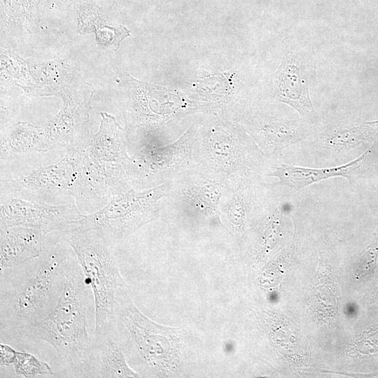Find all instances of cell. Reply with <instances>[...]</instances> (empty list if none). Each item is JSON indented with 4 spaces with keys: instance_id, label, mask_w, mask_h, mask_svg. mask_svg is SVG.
I'll return each mask as SVG.
<instances>
[{
    "instance_id": "cell-10",
    "label": "cell",
    "mask_w": 378,
    "mask_h": 378,
    "mask_svg": "<svg viewBox=\"0 0 378 378\" xmlns=\"http://www.w3.org/2000/svg\"><path fill=\"white\" fill-rule=\"evenodd\" d=\"M0 205V227L21 225L47 234L69 228L83 216L76 204L52 205L10 192L1 193Z\"/></svg>"
},
{
    "instance_id": "cell-8",
    "label": "cell",
    "mask_w": 378,
    "mask_h": 378,
    "mask_svg": "<svg viewBox=\"0 0 378 378\" xmlns=\"http://www.w3.org/2000/svg\"><path fill=\"white\" fill-rule=\"evenodd\" d=\"M317 58L314 48L294 37L283 41V57L275 74L274 98L313 123L318 118L309 95L316 76Z\"/></svg>"
},
{
    "instance_id": "cell-2",
    "label": "cell",
    "mask_w": 378,
    "mask_h": 378,
    "mask_svg": "<svg viewBox=\"0 0 378 378\" xmlns=\"http://www.w3.org/2000/svg\"><path fill=\"white\" fill-rule=\"evenodd\" d=\"M129 365L141 377H188L193 374L200 339L184 327L160 324L135 305L128 288L117 295L111 333Z\"/></svg>"
},
{
    "instance_id": "cell-23",
    "label": "cell",
    "mask_w": 378,
    "mask_h": 378,
    "mask_svg": "<svg viewBox=\"0 0 378 378\" xmlns=\"http://www.w3.org/2000/svg\"><path fill=\"white\" fill-rule=\"evenodd\" d=\"M16 355V350L8 344H0V363L1 366L13 365Z\"/></svg>"
},
{
    "instance_id": "cell-1",
    "label": "cell",
    "mask_w": 378,
    "mask_h": 378,
    "mask_svg": "<svg viewBox=\"0 0 378 378\" xmlns=\"http://www.w3.org/2000/svg\"><path fill=\"white\" fill-rule=\"evenodd\" d=\"M77 261L74 250L58 232L56 238L46 239L39 256L0 270L1 342L24 340L34 326L51 314Z\"/></svg>"
},
{
    "instance_id": "cell-12",
    "label": "cell",
    "mask_w": 378,
    "mask_h": 378,
    "mask_svg": "<svg viewBox=\"0 0 378 378\" xmlns=\"http://www.w3.org/2000/svg\"><path fill=\"white\" fill-rule=\"evenodd\" d=\"M262 177L251 171L238 172L229 177L221 213L227 218L228 230L239 239L248 229L259 205Z\"/></svg>"
},
{
    "instance_id": "cell-11",
    "label": "cell",
    "mask_w": 378,
    "mask_h": 378,
    "mask_svg": "<svg viewBox=\"0 0 378 378\" xmlns=\"http://www.w3.org/2000/svg\"><path fill=\"white\" fill-rule=\"evenodd\" d=\"M241 125L268 162L280 161L288 146L308 139L314 126L302 118H288L261 111H248Z\"/></svg>"
},
{
    "instance_id": "cell-4",
    "label": "cell",
    "mask_w": 378,
    "mask_h": 378,
    "mask_svg": "<svg viewBox=\"0 0 378 378\" xmlns=\"http://www.w3.org/2000/svg\"><path fill=\"white\" fill-rule=\"evenodd\" d=\"M58 232L74 250L93 293L95 326L92 336L111 334L117 295L127 288L116 264L113 242L99 229L69 227Z\"/></svg>"
},
{
    "instance_id": "cell-7",
    "label": "cell",
    "mask_w": 378,
    "mask_h": 378,
    "mask_svg": "<svg viewBox=\"0 0 378 378\" xmlns=\"http://www.w3.org/2000/svg\"><path fill=\"white\" fill-rule=\"evenodd\" d=\"M196 131V125L192 124L169 144H146L135 149L126 169L132 188L143 190L155 187L195 166Z\"/></svg>"
},
{
    "instance_id": "cell-13",
    "label": "cell",
    "mask_w": 378,
    "mask_h": 378,
    "mask_svg": "<svg viewBox=\"0 0 378 378\" xmlns=\"http://www.w3.org/2000/svg\"><path fill=\"white\" fill-rule=\"evenodd\" d=\"M78 178L73 196L83 200H109L131 188L124 167L93 161L86 150L78 163Z\"/></svg>"
},
{
    "instance_id": "cell-16",
    "label": "cell",
    "mask_w": 378,
    "mask_h": 378,
    "mask_svg": "<svg viewBox=\"0 0 378 378\" xmlns=\"http://www.w3.org/2000/svg\"><path fill=\"white\" fill-rule=\"evenodd\" d=\"M378 137V120L357 122L347 120L331 122L314 127L309 138L326 155L339 156Z\"/></svg>"
},
{
    "instance_id": "cell-22",
    "label": "cell",
    "mask_w": 378,
    "mask_h": 378,
    "mask_svg": "<svg viewBox=\"0 0 378 378\" xmlns=\"http://www.w3.org/2000/svg\"><path fill=\"white\" fill-rule=\"evenodd\" d=\"M13 366L16 374L26 378L38 375H52L54 372L48 363L25 351H16Z\"/></svg>"
},
{
    "instance_id": "cell-21",
    "label": "cell",
    "mask_w": 378,
    "mask_h": 378,
    "mask_svg": "<svg viewBox=\"0 0 378 378\" xmlns=\"http://www.w3.org/2000/svg\"><path fill=\"white\" fill-rule=\"evenodd\" d=\"M51 150L47 130L20 122L1 139V159L13 154Z\"/></svg>"
},
{
    "instance_id": "cell-6",
    "label": "cell",
    "mask_w": 378,
    "mask_h": 378,
    "mask_svg": "<svg viewBox=\"0 0 378 378\" xmlns=\"http://www.w3.org/2000/svg\"><path fill=\"white\" fill-rule=\"evenodd\" d=\"M174 180L143 190L131 188L112 197L102 209L71 227L99 229L113 243L127 239L140 227L158 218L166 207Z\"/></svg>"
},
{
    "instance_id": "cell-5",
    "label": "cell",
    "mask_w": 378,
    "mask_h": 378,
    "mask_svg": "<svg viewBox=\"0 0 378 378\" xmlns=\"http://www.w3.org/2000/svg\"><path fill=\"white\" fill-rule=\"evenodd\" d=\"M195 164L229 177L241 171L263 176L268 162L242 125L214 123L195 134Z\"/></svg>"
},
{
    "instance_id": "cell-15",
    "label": "cell",
    "mask_w": 378,
    "mask_h": 378,
    "mask_svg": "<svg viewBox=\"0 0 378 378\" xmlns=\"http://www.w3.org/2000/svg\"><path fill=\"white\" fill-rule=\"evenodd\" d=\"M78 178L77 163L66 155L59 162L43 167L16 178L4 181L8 192L18 195H51L66 192L73 195Z\"/></svg>"
},
{
    "instance_id": "cell-9",
    "label": "cell",
    "mask_w": 378,
    "mask_h": 378,
    "mask_svg": "<svg viewBox=\"0 0 378 378\" xmlns=\"http://www.w3.org/2000/svg\"><path fill=\"white\" fill-rule=\"evenodd\" d=\"M229 177L195 165L174 179L166 206L211 225H221V207Z\"/></svg>"
},
{
    "instance_id": "cell-20",
    "label": "cell",
    "mask_w": 378,
    "mask_h": 378,
    "mask_svg": "<svg viewBox=\"0 0 378 378\" xmlns=\"http://www.w3.org/2000/svg\"><path fill=\"white\" fill-rule=\"evenodd\" d=\"M92 337L93 349L88 377H141L129 365L120 343L112 334Z\"/></svg>"
},
{
    "instance_id": "cell-19",
    "label": "cell",
    "mask_w": 378,
    "mask_h": 378,
    "mask_svg": "<svg viewBox=\"0 0 378 378\" xmlns=\"http://www.w3.org/2000/svg\"><path fill=\"white\" fill-rule=\"evenodd\" d=\"M46 235L41 230L21 225L0 227V270L39 256Z\"/></svg>"
},
{
    "instance_id": "cell-3",
    "label": "cell",
    "mask_w": 378,
    "mask_h": 378,
    "mask_svg": "<svg viewBox=\"0 0 378 378\" xmlns=\"http://www.w3.org/2000/svg\"><path fill=\"white\" fill-rule=\"evenodd\" d=\"M92 320L93 293L77 261L53 311L34 326L25 339L46 342L55 349L70 376L88 377L93 349L89 327Z\"/></svg>"
},
{
    "instance_id": "cell-18",
    "label": "cell",
    "mask_w": 378,
    "mask_h": 378,
    "mask_svg": "<svg viewBox=\"0 0 378 378\" xmlns=\"http://www.w3.org/2000/svg\"><path fill=\"white\" fill-rule=\"evenodd\" d=\"M101 116L98 132L89 135L87 153L96 162L120 165L126 171L130 161L126 134L113 115L104 112Z\"/></svg>"
},
{
    "instance_id": "cell-14",
    "label": "cell",
    "mask_w": 378,
    "mask_h": 378,
    "mask_svg": "<svg viewBox=\"0 0 378 378\" xmlns=\"http://www.w3.org/2000/svg\"><path fill=\"white\" fill-rule=\"evenodd\" d=\"M268 187L267 195H262L250 226L245 232L251 233L247 253L255 264L263 260L283 236L285 201L282 195L272 191L270 186Z\"/></svg>"
},
{
    "instance_id": "cell-17",
    "label": "cell",
    "mask_w": 378,
    "mask_h": 378,
    "mask_svg": "<svg viewBox=\"0 0 378 378\" xmlns=\"http://www.w3.org/2000/svg\"><path fill=\"white\" fill-rule=\"evenodd\" d=\"M370 153L368 150L355 160L333 167L310 168L299 167L279 161L268 162L267 175L276 177L279 181L272 184L298 190L311 184L330 178L341 176L351 183L355 173L360 169L366 158Z\"/></svg>"
}]
</instances>
